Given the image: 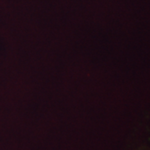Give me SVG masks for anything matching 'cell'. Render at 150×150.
I'll return each instance as SVG.
<instances>
[]
</instances>
